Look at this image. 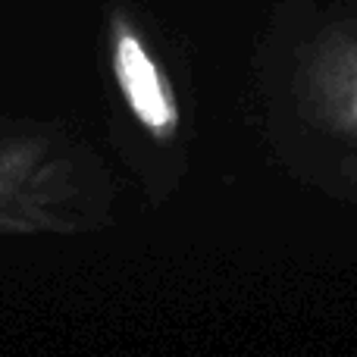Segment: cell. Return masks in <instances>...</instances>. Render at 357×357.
<instances>
[{
  "label": "cell",
  "mask_w": 357,
  "mask_h": 357,
  "mask_svg": "<svg viewBox=\"0 0 357 357\" xmlns=\"http://www.w3.org/2000/svg\"><path fill=\"white\" fill-rule=\"evenodd\" d=\"M270 116L295 176L357 207V0H301L273 47Z\"/></svg>",
  "instance_id": "6da1fadb"
},
{
  "label": "cell",
  "mask_w": 357,
  "mask_h": 357,
  "mask_svg": "<svg viewBox=\"0 0 357 357\" xmlns=\"http://www.w3.org/2000/svg\"><path fill=\"white\" fill-rule=\"evenodd\" d=\"M110 54H113V75H116L119 94L126 98L132 116L157 142H173L178 123H182L176 91L169 85L167 73L160 69V63L154 60L151 47L123 16L113 19Z\"/></svg>",
  "instance_id": "7a4b0ae2"
}]
</instances>
